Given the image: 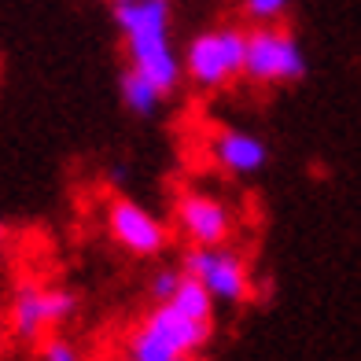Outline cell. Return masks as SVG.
<instances>
[{
	"label": "cell",
	"mask_w": 361,
	"mask_h": 361,
	"mask_svg": "<svg viewBox=\"0 0 361 361\" xmlns=\"http://www.w3.org/2000/svg\"><path fill=\"white\" fill-rule=\"evenodd\" d=\"M114 26L126 41L129 67L140 71L162 96H173L185 81V56L173 48L170 0H137V4H114Z\"/></svg>",
	"instance_id": "cell-1"
},
{
	"label": "cell",
	"mask_w": 361,
	"mask_h": 361,
	"mask_svg": "<svg viewBox=\"0 0 361 361\" xmlns=\"http://www.w3.org/2000/svg\"><path fill=\"white\" fill-rule=\"evenodd\" d=\"M140 321L152 328L177 357H200L210 347V339H214V321H195L188 314H180V310L170 306V302L152 306Z\"/></svg>",
	"instance_id": "cell-8"
},
{
	"label": "cell",
	"mask_w": 361,
	"mask_h": 361,
	"mask_svg": "<svg viewBox=\"0 0 361 361\" xmlns=\"http://www.w3.org/2000/svg\"><path fill=\"white\" fill-rule=\"evenodd\" d=\"M170 306H177L180 314H188L195 321H214V310H218L214 295L195 281V276H185V281H180V288H177V295L170 299Z\"/></svg>",
	"instance_id": "cell-11"
},
{
	"label": "cell",
	"mask_w": 361,
	"mask_h": 361,
	"mask_svg": "<svg viewBox=\"0 0 361 361\" xmlns=\"http://www.w3.org/2000/svg\"><path fill=\"white\" fill-rule=\"evenodd\" d=\"M177 266L185 269V276H195L221 306H243L255 295L251 262L236 247H188Z\"/></svg>",
	"instance_id": "cell-4"
},
{
	"label": "cell",
	"mask_w": 361,
	"mask_h": 361,
	"mask_svg": "<svg viewBox=\"0 0 361 361\" xmlns=\"http://www.w3.org/2000/svg\"><path fill=\"white\" fill-rule=\"evenodd\" d=\"M207 159H210V166L221 170L225 177L247 180V177H258L269 166V144L258 133H247V129L221 126L207 137Z\"/></svg>",
	"instance_id": "cell-7"
},
{
	"label": "cell",
	"mask_w": 361,
	"mask_h": 361,
	"mask_svg": "<svg viewBox=\"0 0 361 361\" xmlns=\"http://www.w3.org/2000/svg\"><path fill=\"white\" fill-rule=\"evenodd\" d=\"M111 4H137V0H111Z\"/></svg>",
	"instance_id": "cell-17"
},
{
	"label": "cell",
	"mask_w": 361,
	"mask_h": 361,
	"mask_svg": "<svg viewBox=\"0 0 361 361\" xmlns=\"http://www.w3.org/2000/svg\"><path fill=\"white\" fill-rule=\"evenodd\" d=\"M37 361H85V354H81V347L74 339L67 336H44L37 343Z\"/></svg>",
	"instance_id": "cell-14"
},
{
	"label": "cell",
	"mask_w": 361,
	"mask_h": 361,
	"mask_svg": "<svg viewBox=\"0 0 361 361\" xmlns=\"http://www.w3.org/2000/svg\"><path fill=\"white\" fill-rule=\"evenodd\" d=\"M291 4L295 0H243V15H247L255 26H273V23L284 19Z\"/></svg>",
	"instance_id": "cell-15"
},
{
	"label": "cell",
	"mask_w": 361,
	"mask_h": 361,
	"mask_svg": "<svg viewBox=\"0 0 361 361\" xmlns=\"http://www.w3.org/2000/svg\"><path fill=\"white\" fill-rule=\"evenodd\" d=\"M243 78L258 89H276V85H295L306 78V52L299 37L284 30L281 23L273 26H251L247 30V63Z\"/></svg>",
	"instance_id": "cell-3"
},
{
	"label": "cell",
	"mask_w": 361,
	"mask_h": 361,
	"mask_svg": "<svg viewBox=\"0 0 361 361\" xmlns=\"http://www.w3.org/2000/svg\"><path fill=\"white\" fill-rule=\"evenodd\" d=\"M4 240H8V228H4V221H0V251H4Z\"/></svg>",
	"instance_id": "cell-16"
},
{
	"label": "cell",
	"mask_w": 361,
	"mask_h": 361,
	"mask_svg": "<svg viewBox=\"0 0 361 361\" xmlns=\"http://www.w3.org/2000/svg\"><path fill=\"white\" fill-rule=\"evenodd\" d=\"M81 310V295L67 284H44V314H48V328L59 332L63 324H71Z\"/></svg>",
	"instance_id": "cell-12"
},
{
	"label": "cell",
	"mask_w": 361,
	"mask_h": 361,
	"mask_svg": "<svg viewBox=\"0 0 361 361\" xmlns=\"http://www.w3.org/2000/svg\"><path fill=\"white\" fill-rule=\"evenodd\" d=\"M180 281H185V269L180 266H159L152 273V281H147V299H152V306H162V302H170Z\"/></svg>",
	"instance_id": "cell-13"
},
{
	"label": "cell",
	"mask_w": 361,
	"mask_h": 361,
	"mask_svg": "<svg viewBox=\"0 0 361 361\" xmlns=\"http://www.w3.org/2000/svg\"><path fill=\"white\" fill-rule=\"evenodd\" d=\"M247 63V30L243 26H210L195 34L185 48V78L200 92H221L243 78Z\"/></svg>",
	"instance_id": "cell-2"
},
{
	"label": "cell",
	"mask_w": 361,
	"mask_h": 361,
	"mask_svg": "<svg viewBox=\"0 0 361 361\" xmlns=\"http://www.w3.org/2000/svg\"><path fill=\"white\" fill-rule=\"evenodd\" d=\"M173 225L188 240V247H228L236 236L240 218L221 195L185 188L173 200Z\"/></svg>",
	"instance_id": "cell-5"
},
{
	"label": "cell",
	"mask_w": 361,
	"mask_h": 361,
	"mask_svg": "<svg viewBox=\"0 0 361 361\" xmlns=\"http://www.w3.org/2000/svg\"><path fill=\"white\" fill-rule=\"evenodd\" d=\"M8 328L19 343H41L48 332V314H44V284L37 281H23L11 291L8 302Z\"/></svg>",
	"instance_id": "cell-9"
},
{
	"label": "cell",
	"mask_w": 361,
	"mask_h": 361,
	"mask_svg": "<svg viewBox=\"0 0 361 361\" xmlns=\"http://www.w3.org/2000/svg\"><path fill=\"white\" fill-rule=\"evenodd\" d=\"M0 328H4V314H0Z\"/></svg>",
	"instance_id": "cell-19"
},
{
	"label": "cell",
	"mask_w": 361,
	"mask_h": 361,
	"mask_svg": "<svg viewBox=\"0 0 361 361\" xmlns=\"http://www.w3.org/2000/svg\"><path fill=\"white\" fill-rule=\"evenodd\" d=\"M107 233L126 255L133 258H159L170 247V228L155 210H147L144 203L129 200V195H114L104 210Z\"/></svg>",
	"instance_id": "cell-6"
},
{
	"label": "cell",
	"mask_w": 361,
	"mask_h": 361,
	"mask_svg": "<svg viewBox=\"0 0 361 361\" xmlns=\"http://www.w3.org/2000/svg\"><path fill=\"white\" fill-rule=\"evenodd\" d=\"M118 96H122V107L129 114H137V118H152V114H159L162 100H166V96H162L152 81H147L140 71H133V67H126L118 74Z\"/></svg>",
	"instance_id": "cell-10"
},
{
	"label": "cell",
	"mask_w": 361,
	"mask_h": 361,
	"mask_svg": "<svg viewBox=\"0 0 361 361\" xmlns=\"http://www.w3.org/2000/svg\"><path fill=\"white\" fill-rule=\"evenodd\" d=\"M177 361H200V357H177Z\"/></svg>",
	"instance_id": "cell-18"
}]
</instances>
